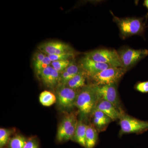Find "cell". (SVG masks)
Segmentation results:
<instances>
[{"mask_svg": "<svg viewBox=\"0 0 148 148\" xmlns=\"http://www.w3.org/2000/svg\"><path fill=\"white\" fill-rule=\"evenodd\" d=\"M135 88L137 91L142 93L148 92V81L138 82L135 85Z\"/></svg>", "mask_w": 148, "mask_h": 148, "instance_id": "cell-25", "label": "cell"}, {"mask_svg": "<svg viewBox=\"0 0 148 148\" xmlns=\"http://www.w3.org/2000/svg\"><path fill=\"white\" fill-rule=\"evenodd\" d=\"M91 115L92 117H94L100 120L108 125L110 123L111 121H112L105 114L103 113V112L95 109L92 112Z\"/></svg>", "mask_w": 148, "mask_h": 148, "instance_id": "cell-23", "label": "cell"}, {"mask_svg": "<svg viewBox=\"0 0 148 148\" xmlns=\"http://www.w3.org/2000/svg\"><path fill=\"white\" fill-rule=\"evenodd\" d=\"M126 72L121 67H110L89 77L97 85L117 84Z\"/></svg>", "mask_w": 148, "mask_h": 148, "instance_id": "cell-4", "label": "cell"}, {"mask_svg": "<svg viewBox=\"0 0 148 148\" xmlns=\"http://www.w3.org/2000/svg\"><path fill=\"white\" fill-rule=\"evenodd\" d=\"M87 125L84 123L82 120H79L73 138L77 143L85 148H86V134Z\"/></svg>", "mask_w": 148, "mask_h": 148, "instance_id": "cell-16", "label": "cell"}, {"mask_svg": "<svg viewBox=\"0 0 148 148\" xmlns=\"http://www.w3.org/2000/svg\"><path fill=\"white\" fill-rule=\"evenodd\" d=\"M87 76L86 73L82 69L77 74L69 81L66 86L75 90L80 88L82 89L86 85V81Z\"/></svg>", "mask_w": 148, "mask_h": 148, "instance_id": "cell-15", "label": "cell"}, {"mask_svg": "<svg viewBox=\"0 0 148 148\" xmlns=\"http://www.w3.org/2000/svg\"><path fill=\"white\" fill-rule=\"evenodd\" d=\"M119 120L120 135L130 133L142 134L148 130V121L137 119L125 113Z\"/></svg>", "mask_w": 148, "mask_h": 148, "instance_id": "cell-3", "label": "cell"}, {"mask_svg": "<svg viewBox=\"0 0 148 148\" xmlns=\"http://www.w3.org/2000/svg\"><path fill=\"white\" fill-rule=\"evenodd\" d=\"M11 133L10 130L3 128L0 129V147L1 148L6 145Z\"/></svg>", "mask_w": 148, "mask_h": 148, "instance_id": "cell-21", "label": "cell"}, {"mask_svg": "<svg viewBox=\"0 0 148 148\" xmlns=\"http://www.w3.org/2000/svg\"><path fill=\"white\" fill-rule=\"evenodd\" d=\"M95 109L103 112L112 121L119 120L122 114L124 113L120 111L112 103L102 99H99Z\"/></svg>", "mask_w": 148, "mask_h": 148, "instance_id": "cell-12", "label": "cell"}, {"mask_svg": "<svg viewBox=\"0 0 148 148\" xmlns=\"http://www.w3.org/2000/svg\"><path fill=\"white\" fill-rule=\"evenodd\" d=\"M99 100L95 85H86L78 92L76 101V107L83 116H91Z\"/></svg>", "mask_w": 148, "mask_h": 148, "instance_id": "cell-1", "label": "cell"}, {"mask_svg": "<svg viewBox=\"0 0 148 148\" xmlns=\"http://www.w3.org/2000/svg\"><path fill=\"white\" fill-rule=\"evenodd\" d=\"M24 148H39L38 145L35 139H31L27 140Z\"/></svg>", "mask_w": 148, "mask_h": 148, "instance_id": "cell-26", "label": "cell"}, {"mask_svg": "<svg viewBox=\"0 0 148 148\" xmlns=\"http://www.w3.org/2000/svg\"><path fill=\"white\" fill-rule=\"evenodd\" d=\"M78 121L76 116L74 113L68 114L64 117L58 126L56 136L57 140L60 142L63 141L66 132Z\"/></svg>", "mask_w": 148, "mask_h": 148, "instance_id": "cell-13", "label": "cell"}, {"mask_svg": "<svg viewBox=\"0 0 148 148\" xmlns=\"http://www.w3.org/2000/svg\"><path fill=\"white\" fill-rule=\"evenodd\" d=\"M27 141L22 135H16L10 140L9 148H24Z\"/></svg>", "mask_w": 148, "mask_h": 148, "instance_id": "cell-19", "label": "cell"}, {"mask_svg": "<svg viewBox=\"0 0 148 148\" xmlns=\"http://www.w3.org/2000/svg\"><path fill=\"white\" fill-rule=\"evenodd\" d=\"M117 84H112L101 86L95 85L99 99L110 102L120 111L123 112L124 111L121 108Z\"/></svg>", "mask_w": 148, "mask_h": 148, "instance_id": "cell-8", "label": "cell"}, {"mask_svg": "<svg viewBox=\"0 0 148 148\" xmlns=\"http://www.w3.org/2000/svg\"><path fill=\"white\" fill-rule=\"evenodd\" d=\"M38 48L39 51L47 56L74 52L69 45L58 41L42 43Z\"/></svg>", "mask_w": 148, "mask_h": 148, "instance_id": "cell-9", "label": "cell"}, {"mask_svg": "<svg viewBox=\"0 0 148 148\" xmlns=\"http://www.w3.org/2000/svg\"><path fill=\"white\" fill-rule=\"evenodd\" d=\"M51 62L47 56L40 51L36 52L33 57V64L38 74L43 69L51 65Z\"/></svg>", "mask_w": 148, "mask_h": 148, "instance_id": "cell-14", "label": "cell"}, {"mask_svg": "<svg viewBox=\"0 0 148 148\" xmlns=\"http://www.w3.org/2000/svg\"><path fill=\"white\" fill-rule=\"evenodd\" d=\"M56 90V102L58 106L65 110H71L75 107L78 92L65 85H58Z\"/></svg>", "mask_w": 148, "mask_h": 148, "instance_id": "cell-7", "label": "cell"}, {"mask_svg": "<svg viewBox=\"0 0 148 148\" xmlns=\"http://www.w3.org/2000/svg\"><path fill=\"white\" fill-rule=\"evenodd\" d=\"M79 66L89 77L112 67L108 64L94 61L85 56L79 61Z\"/></svg>", "mask_w": 148, "mask_h": 148, "instance_id": "cell-10", "label": "cell"}, {"mask_svg": "<svg viewBox=\"0 0 148 148\" xmlns=\"http://www.w3.org/2000/svg\"><path fill=\"white\" fill-rule=\"evenodd\" d=\"M85 56L94 61L108 64L112 67L122 68L118 53L115 49H96L87 52Z\"/></svg>", "mask_w": 148, "mask_h": 148, "instance_id": "cell-6", "label": "cell"}, {"mask_svg": "<svg viewBox=\"0 0 148 148\" xmlns=\"http://www.w3.org/2000/svg\"><path fill=\"white\" fill-rule=\"evenodd\" d=\"M81 70L80 66H77L74 61H72L65 71L68 72L70 75H71L72 76L74 77Z\"/></svg>", "mask_w": 148, "mask_h": 148, "instance_id": "cell-24", "label": "cell"}, {"mask_svg": "<svg viewBox=\"0 0 148 148\" xmlns=\"http://www.w3.org/2000/svg\"><path fill=\"white\" fill-rule=\"evenodd\" d=\"M143 5H144L145 6V7H146V8L147 9L148 11V0H145V1H144V3H143ZM148 18V11L147 13V15H146V22H147V18Z\"/></svg>", "mask_w": 148, "mask_h": 148, "instance_id": "cell-27", "label": "cell"}, {"mask_svg": "<svg viewBox=\"0 0 148 148\" xmlns=\"http://www.w3.org/2000/svg\"><path fill=\"white\" fill-rule=\"evenodd\" d=\"M39 101L43 106L49 107L54 104L57 100L56 96L52 92L45 90L40 94Z\"/></svg>", "mask_w": 148, "mask_h": 148, "instance_id": "cell-18", "label": "cell"}, {"mask_svg": "<svg viewBox=\"0 0 148 148\" xmlns=\"http://www.w3.org/2000/svg\"><path fill=\"white\" fill-rule=\"evenodd\" d=\"M110 12L113 17L114 21L116 23L119 29L121 38L125 39L135 35H144L146 28V23L143 21L144 18H121L115 16L112 12Z\"/></svg>", "mask_w": 148, "mask_h": 148, "instance_id": "cell-2", "label": "cell"}, {"mask_svg": "<svg viewBox=\"0 0 148 148\" xmlns=\"http://www.w3.org/2000/svg\"><path fill=\"white\" fill-rule=\"evenodd\" d=\"M38 75L40 76L43 83L50 88H54L59 84L60 73L51 66L43 69Z\"/></svg>", "mask_w": 148, "mask_h": 148, "instance_id": "cell-11", "label": "cell"}, {"mask_svg": "<svg viewBox=\"0 0 148 148\" xmlns=\"http://www.w3.org/2000/svg\"><path fill=\"white\" fill-rule=\"evenodd\" d=\"M75 56L74 52L61 53L56 55H48L49 58L51 62L55 61H63V60H69V59L73 58Z\"/></svg>", "mask_w": 148, "mask_h": 148, "instance_id": "cell-22", "label": "cell"}, {"mask_svg": "<svg viewBox=\"0 0 148 148\" xmlns=\"http://www.w3.org/2000/svg\"><path fill=\"white\" fill-rule=\"evenodd\" d=\"M98 131L92 124L88 125L86 134V148H93L98 139Z\"/></svg>", "mask_w": 148, "mask_h": 148, "instance_id": "cell-17", "label": "cell"}, {"mask_svg": "<svg viewBox=\"0 0 148 148\" xmlns=\"http://www.w3.org/2000/svg\"><path fill=\"white\" fill-rule=\"evenodd\" d=\"M71 63L69 60H63L53 61L51 62V66L56 71L61 73L66 70Z\"/></svg>", "mask_w": 148, "mask_h": 148, "instance_id": "cell-20", "label": "cell"}, {"mask_svg": "<svg viewBox=\"0 0 148 148\" xmlns=\"http://www.w3.org/2000/svg\"><path fill=\"white\" fill-rule=\"evenodd\" d=\"M122 68L126 71L138 64L139 61L148 55L147 49H135L125 47L118 51Z\"/></svg>", "mask_w": 148, "mask_h": 148, "instance_id": "cell-5", "label": "cell"}]
</instances>
